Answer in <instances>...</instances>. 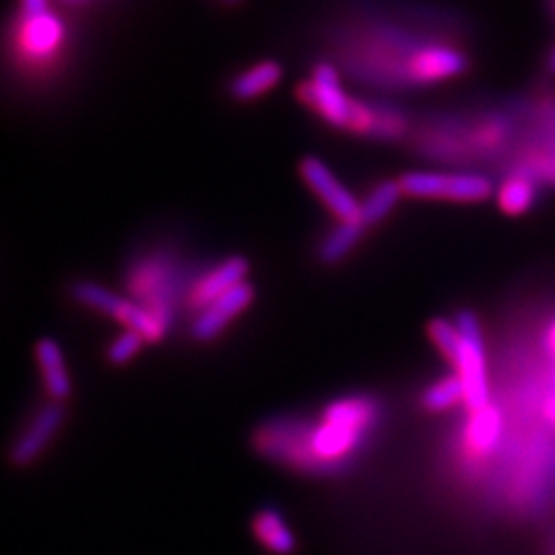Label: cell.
<instances>
[{
  "label": "cell",
  "instance_id": "5",
  "mask_svg": "<svg viewBox=\"0 0 555 555\" xmlns=\"http://www.w3.org/2000/svg\"><path fill=\"white\" fill-rule=\"evenodd\" d=\"M461 343L449 366L461 377L465 389V408L479 410L491 403L489 389V363H486V347L481 336V324L473 310H461L454 318Z\"/></svg>",
  "mask_w": 555,
  "mask_h": 555
},
{
  "label": "cell",
  "instance_id": "3",
  "mask_svg": "<svg viewBox=\"0 0 555 555\" xmlns=\"http://www.w3.org/2000/svg\"><path fill=\"white\" fill-rule=\"evenodd\" d=\"M73 299L83 308L95 310L104 318L120 322L126 328H134V332L142 334L149 343L165 340L171 328L163 318L155 315V312L144 304H139L137 299L120 297V294L91 281L75 283Z\"/></svg>",
  "mask_w": 555,
  "mask_h": 555
},
{
  "label": "cell",
  "instance_id": "24",
  "mask_svg": "<svg viewBox=\"0 0 555 555\" xmlns=\"http://www.w3.org/2000/svg\"><path fill=\"white\" fill-rule=\"evenodd\" d=\"M544 414L551 424H555V393H551L544 403Z\"/></svg>",
  "mask_w": 555,
  "mask_h": 555
},
{
  "label": "cell",
  "instance_id": "20",
  "mask_svg": "<svg viewBox=\"0 0 555 555\" xmlns=\"http://www.w3.org/2000/svg\"><path fill=\"white\" fill-rule=\"evenodd\" d=\"M518 169L528 171L540 185L555 188V146L553 144L528 146L524 153H520Z\"/></svg>",
  "mask_w": 555,
  "mask_h": 555
},
{
  "label": "cell",
  "instance_id": "6",
  "mask_svg": "<svg viewBox=\"0 0 555 555\" xmlns=\"http://www.w3.org/2000/svg\"><path fill=\"white\" fill-rule=\"evenodd\" d=\"M299 100L328 128L350 132L359 112V98H350L343 89L338 69L332 63H318L308 81L301 83Z\"/></svg>",
  "mask_w": 555,
  "mask_h": 555
},
{
  "label": "cell",
  "instance_id": "26",
  "mask_svg": "<svg viewBox=\"0 0 555 555\" xmlns=\"http://www.w3.org/2000/svg\"><path fill=\"white\" fill-rule=\"evenodd\" d=\"M222 3H228V5H236V3H241V0H222Z\"/></svg>",
  "mask_w": 555,
  "mask_h": 555
},
{
  "label": "cell",
  "instance_id": "13",
  "mask_svg": "<svg viewBox=\"0 0 555 555\" xmlns=\"http://www.w3.org/2000/svg\"><path fill=\"white\" fill-rule=\"evenodd\" d=\"M35 361L42 371L44 389L51 401L65 403L73 396V379L67 373V361L63 354V347L54 338H40L35 345Z\"/></svg>",
  "mask_w": 555,
  "mask_h": 555
},
{
  "label": "cell",
  "instance_id": "12",
  "mask_svg": "<svg viewBox=\"0 0 555 555\" xmlns=\"http://www.w3.org/2000/svg\"><path fill=\"white\" fill-rule=\"evenodd\" d=\"M502 412L493 403L479 410H467V422L463 428V449L465 454L483 461L489 459L502 440Z\"/></svg>",
  "mask_w": 555,
  "mask_h": 555
},
{
  "label": "cell",
  "instance_id": "19",
  "mask_svg": "<svg viewBox=\"0 0 555 555\" xmlns=\"http://www.w3.org/2000/svg\"><path fill=\"white\" fill-rule=\"evenodd\" d=\"M420 403L430 414H442L459 405H465V389H463L461 377L456 373H451V375L438 377L436 382H430V385L422 391Z\"/></svg>",
  "mask_w": 555,
  "mask_h": 555
},
{
  "label": "cell",
  "instance_id": "9",
  "mask_svg": "<svg viewBox=\"0 0 555 555\" xmlns=\"http://www.w3.org/2000/svg\"><path fill=\"white\" fill-rule=\"evenodd\" d=\"M255 301V287L246 281L232 292L222 294L220 299L202 308L197 315H193L190 322V338L195 343H211L222 336L224 328H228L238 315H243Z\"/></svg>",
  "mask_w": 555,
  "mask_h": 555
},
{
  "label": "cell",
  "instance_id": "17",
  "mask_svg": "<svg viewBox=\"0 0 555 555\" xmlns=\"http://www.w3.org/2000/svg\"><path fill=\"white\" fill-rule=\"evenodd\" d=\"M366 232H369V228L361 222V218H357L352 222H338L336 228L328 232L324 236V241L320 243L318 259L326 267L340 264L343 259L359 246L361 238L366 236Z\"/></svg>",
  "mask_w": 555,
  "mask_h": 555
},
{
  "label": "cell",
  "instance_id": "14",
  "mask_svg": "<svg viewBox=\"0 0 555 555\" xmlns=\"http://www.w3.org/2000/svg\"><path fill=\"white\" fill-rule=\"evenodd\" d=\"M253 534L273 555H294L299 551L297 534L292 532L283 512L275 507H262L253 514Z\"/></svg>",
  "mask_w": 555,
  "mask_h": 555
},
{
  "label": "cell",
  "instance_id": "10",
  "mask_svg": "<svg viewBox=\"0 0 555 555\" xmlns=\"http://www.w3.org/2000/svg\"><path fill=\"white\" fill-rule=\"evenodd\" d=\"M65 422V408L63 403L51 401L42 405L38 412L33 414V420L22 430V436L14 440L10 449V461L16 467H28L38 461L49 444L54 442L59 430Z\"/></svg>",
  "mask_w": 555,
  "mask_h": 555
},
{
  "label": "cell",
  "instance_id": "22",
  "mask_svg": "<svg viewBox=\"0 0 555 555\" xmlns=\"http://www.w3.org/2000/svg\"><path fill=\"white\" fill-rule=\"evenodd\" d=\"M49 12V0H22V16H35Z\"/></svg>",
  "mask_w": 555,
  "mask_h": 555
},
{
  "label": "cell",
  "instance_id": "2",
  "mask_svg": "<svg viewBox=\"0 0 555 555\" xmlns=\"http://www.w3.org/2000/svg\"><path fill=\"white\" fill-rule=\"evenodd\" d=\"M183 275L185 273L179 269L177 259L153 253L134 259L130 264L126 287L139 304L151 308L155 315L171 326L173 318H177V306L185 304V292L190 287L185 285Z\"/></svg>",
  "mask_w": 555,
  "mask_h": 555
},
{
  "label": "cell",
  "instance_id": "1",
  "mask_svg": "<svg viewBox=\"0 0 555 555\" xmlns=\"http://www.w3.org/2000/svg\"><path fill=\"white\" fill-rule=\"evenodd\" d=\"M385 405L371 393H350L318 416L283 414L255 428L253 444L278 465L306 475H338L371 444Z\"/></svg>",
  "mask_w": 555,
  "mask_h": 555
},
{
  "label": "cell",
  "instance_id": "7",
  "mask_svg": "<svg viewBox=\"0 0 555 555\" xmlns=\"http://www.w3.org/2000/svg\"><path fill=\"white\" fill-rule=\"evenodd\" d=\"M299 173L336 222H352L361 216V202L345 188V183L315 155H306L299 163Z\"/></svg>",
  "mask_w": 555,
  "mask_h": 555
},
{
  "label": "cell",
  "instance_id": "18",
  "mask_svg": "<svg viewBox=\"0 0 555 555\" xmlns=\"http://www.w3.org/2000/svg\"><path fill=\"white\" fill-rule=\"evenodd\" d=\"M403 195V188L401 181H379L373 190L371 195L361 202V222L366 224L369 230L377 228L382 220H387L393 211L398 202H401Z\"/></svg>",
  "mask_w": 555,
  "mask_h": 555
},
{
  "label": "cell",
  "instance_id": "11",
  "mask_svg": "<svg viewBox=\"0 0 555 555\" xmlns=\"http://www.w3.org/2000/svg\"><path fill=\"white\" fill-rule=\"evenodd\" d=\"M20 54L28 63L51 61L65 40V26L56 14L44 12L35 16H22L20 26Z\"/></svg>",
  "mask_w": 555,
  "mask_h": 555
},
{
  "label": "cell",
  "instance_id": "25",
  "mask_svg": "<svg viewBox=\"0 0 555 555\" xmlns=\"http://www.w3.org/2000/svg\"><path fill=\"white\" fill-rule=\"evenodd\" d=\"M546 65H548V73H551V75H555V47H553V51L548 54Z\"/></svg>",
  "mask_w": 555,
  "mask_h": 555
},
{
  "label": "cell",
  "instance_id": "4",
  "mask_svg": "<svg viewBox=\"0 0 555 555\" xmlns=\"http://www.w3.org/2000/svg\"><path fill=\"white\" fill-rule=\"evenodd\" d=\"M398 181L412 199L477 204L495 193L493 181L475 171H408Z\"/></svg>",
  "mask_w": 555,
  "mask_h": 555
},
{
  "label": "cell",
  "instance_id": "16",
  "mask_svg": "<svg viewBox=\"0 0 555 555\" xmlns=\"http://www.w3.org/2000/svg\"><path fill=\"white\" fill-rule=\"evenodd\" d=\"M283 79V67L275 61L255 63L253 67L243 69L230 83V95L236 102H255L273 91Z\"/></svg>",
  "mask_w": 555,
  "mask_h": 555
},
{
  "label": "cell",
  "instance_id": "8",
  "mask_svg": "<svg viewBox=\"0 0 555 555\" xmlns=\"http://www.w3.org/2000/svg\"><path fill=\"white\" fill-rule=\"evenodd\" d=\"M250 275V262L243 255H232L222 259L220 264L206 269L197 278L190 281V287L185 292V308L197 315L202 308L220 299L222 294L232 292L241 283H246Z\"/></svg>",
  "mask_w": 555,
  "mask_h": 555
},
{
  "label": "cell",
  "instance_id": "15",
  "mask_svg": "<svg viewBox=\"0 0 555 555\" xmlns=\"http://www.w3.org/2000/svg\"><path fill=\"white\" fill-rule=\"evenodd\" d=\"M537 195H540V183H537V179H532L528 171L518 167H514L495 188L498 208L509 218L526 216L534 206Z\"/></svg>",
  "mask_w": 555,
  "mask_h": 555
},
{
  "label": "cell",
  "instance_id": "21",
  "mask_svg": "<svg viewBox=\"0 0 555 555\" xmlns=\"http://www.w3.org/2000/svg\"><path fill=\"white\" fill-rule=\"evenodd\" d=\"M149 340L139 332H134V328H124V332L107 345L104 357H107V363H112V366H126V363H130L139 352H142V347Z\"/></svg>",
  "mask_w": 555,
  "mask_h": 555
},
{
  "label": "cell",
  "instance_id": "23",
  "mask_svg": "<svg viewBox=\"0 0 555 555\" xmlns=\"http://www.w3.org/2000/svg\"><path fill=\"white\" fill-rule=\"evenodd\" d=\"M544 347L551 359H555V320L548 324L546 328V336H544Z\"/></svg>",
  "mask_w": 555,
  "mask_h": 555
}]
</instances>
